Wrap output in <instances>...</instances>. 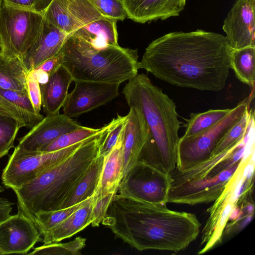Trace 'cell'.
<instances>
[{
    "mask_svg": "<svg viewBox=\"0 0 255 255\" xmlns=\"http://www.w3.org/2000/svg\"><path fill=\"white\" fill-rule=\"evenodd\" d=\"M0 223L1 255H26L42 237L35 223L20 210Z\"/></svg>",
    "mask_w": 255,
    "mask_h": 255,
    "instance_id": "14",
    "label": "cell"
},
{
    "mask_svg": "<svg viewBox=\"0 0 255 255\" xmlns=\"http://www.w3.org/2000/svg\"><path fill=\"white\" fill-rule=\"evenodd\" d=\"M104 16L117 21L127 17L122 0H89Z\"/></svg>",
    "mask_w": 255,
    "mask_h": 255,
    "instance_id": "35",
    "label": "cell"
},
{
    "mask_svg": "<svg viewBox=\"0 0 255 255\" xmlns=\"http://www.w3.org/2000/svg\"><path fill=\"white\" fill-rule=\"evenodd\" d=\"M231 69L243 83L254 89L255 82V47L232 49Z\"/></svg>",
    "mask_w": 255,
    "mask_h": 255,
    "instance_id": "26",
    "label": "cell"
},
{
    "mask_svg": "<svg viewBox=\"0 0 255 255\" xmlns=\"http://www.w3.org/2000/svg\"><path fill=\"white\" fill-rule=\"evenodd\" d=\"M7 4L21 9L40 11L45 8L41 0H3Z\"/></svg>",
    "mask_w": 255,
    "mask_h": 255,
    "instance_id": "39",
    "label": "cell"
},
{
    "mask_svg": "<svg viewBox=\"0 0 255 255\" xmlns=\"http://www.w3.org/2000/svg\"><path fill=\"white\" fill-rule=\"evenodd\" d=\"M41 11L44 19L69 34L105 16L89 0H52Z\"/></svg>",
    "mask_w": 255,
    "mask_h": 255,
    "instance_id": "12",
    "label": "cell"
},
{
    "mask_svg": "<svg viewBox=\"0 0 255 255\" xmlns=\"http://www.w3.org/2000/svg\"><path fill=\"white\" fill-rule=\"evenodd\" d=\"M253 118L252 111L248 110L219 141L212 157L226 151L238 144L245 136L248 125Z\"/></svg>",
    "mask_w": 255,
    "mask_h": 255,
    "instance_id": "29",
    "label": "cell"
},
{
    "mask_svg": "<svg viewBox=\"0 0 255 255\" xmlns=\"http://www.w3.org/2000/svg\"><path fill=\"white\" fill-rule=\"evenodd\" d=\"M28 74L20 59L0 52V89L28 93Z\"/></svg>",
    "mask_w": 255,
    "mask_h": 255,
    "instance_id": "24",
    "label": "cell"
},
{
    "mask_svg": "<svg viewBox=\"0 0 255 255\" xmlns=\"http://www.w3.org/2000/svg\"><path fill=\"white\" fill-rule=\"evenodd\" d=\"M235 146L188 169L180 171L175 168L170 173L173 181L169 191L168 203L194 205L215 201L242 159L215 175L211 176L209 173Z\"/></svg>",
    "mask_w": 255,
    "mask_h": 255,
    "instance_id": "6",
    "label": "cell"
},
{
    "mask_svg": "<svg viewBox=\"0 0 255 255\" xmlns=\"http://www.w3.org/2000/svg\"><path fill=\"white\" fill-rule=\"evenodd\" d=\"M255 0H237L224 21L223 29L233 50L255 47Z\"/></svg>",
    "mask_w": 255,
    "mask_h": 255,
    "instance_id": "15",
    "label": "cell"
},
{
    "mask_svg": "<svg viewBox=\"0 0 255 255\" xmlns=\"http://www.w3.org/2000/svg\"><path fill=\"white\" fill-rule=\"evenodd\" d=\"M75 87L68 94L63 106V114L78 117L103 106L119 95L120 84L90 81H75Z\"/></svg>",
    "mask_w": 255,
    "mask_h": 255,
    "instance_id": "13",
    "label": "cell"
},
{
    "mask_svg": "<svg viewBox=\"0 0 255 255\" xmlns=\"http://www.w3.org/2000/svg\"><path fill=\"white\" fill-rule=\"evenodd\" d=\"M104 157L99 155L90 167L61 203L58 209L78 204L95 193L102 169Z\"/></svg>",
    "mask_w": 255,
    "mask_h": 255,
    "instance_id": "25",
    "label": "cell"
},
{
    "mask_svg": "<svg viewBox=\"0 0 255 255\" xmlns=\"http://www.w3.org/2000/svg\"><path fill=\"white\" fill-rule=\"evenodd\" d=\"M13 204L7 199L0 197V223L8 219L11 215Z\"/></svg>",
    "mask_w": 255,
    "mask_h": 255,
    "instance_id": "41",
    "label": "cell"
},
{
    "mask_svg": "<svg viewBox=\"0 0 255 255\" xmlns=\"http://www.w3.org/2000/svg\"><path fill=\"white\" fill-rule=\"evenodd\" d=\"M70 35L44 18L41 29L23 59L28 72L47 60L57 55Z\"/></svg>",
    "mask_w": 255,
    "mask_h": 255,
    "instance_id": "19",
    "label": "cell"
},
{
    "mask_svg": "<svg viewBox=\"0 0 255 255\" xmlns=\"http://www.w3.org/2000/svg\"><path fill=\"white\" fill-rule=\"evenodd\" d=\"M103 128L104 126L101 128H94L82 126L75 130L60 135L41 151L51 152L68 147L99 133Z\"/></svg>",
    "mask_w": 255,
    "mask_h": 255,
    "instance_id": "32",
    "label": "cell"
},
{
    "mask_svg": "<svg viewBox=\"0 0 255 255\" xmlns=\"http://www.w3.org/2000/svg\"><path fill=\"white\" fill-rule=\"evenodd\" d=\"M232 51L216 32H172L148 45L139 68L177 87L219 91L229 75Z\"/></svg>",
    "mask_w": 255,
    "mask_h": 255,
    "instance_id": "1",
    "label": "cell"
},
{
    "mask_svg": "<svg viewBox=\"0 0 255 255\" xmlns=\"http://www.w3.org/2000/svg\"><path fill=\"white\" fill-rule=\"evenodd\" d=\"M4 188L3 186L0 185V194L4 192Z\"/></svg>",
    "mask_w": 255,
    "mask_h": 255,
    "instance_id": "43",
    "label": "cell"
},
{
    "mask_svg": "<svg viewBox=\"0 0 255 255\" xmlns=\"http://www.w3.org/2000/svg\"><path fill=\"white\" fill-rule=\"evenodd\" d=\"M81 126L63 114L46 116L24 136L18 139L17 146L26 151H41L60 135Z\"/></svg>",
    "mask_w": 255,
    "mask_h": 255,
    "instance_id": "16",
    "label": "cell"
},
{
    "mask_svg": "<svg viewBox=\"0 0 255 255\" xmlns=\"http://www.w3.org/2000/svg\"><path fill=\"white\" fill-rule=\"evenodd\" d=\"M252 157L253 155L250 153L243 157L224 190L208 209L209 216L201 235V245H204V248L199 252L198 254L205 253L219 242L223 235L220 230L219 224L225 207L230 202L238 203L239 199L248 191V187L251 185L252 176H249L245 169Z\"/></svg>",
    "mask_w": 255,
    "mask_h": 255,
    "instance_id": "11",
    "label": "cell"
},
{
    "mask_svg": "<svg viewBox=\"0 0 255 255\" xmlns=\"http://www.w3.org/2000/svg\"><path fill=\"white\" fill-rule=\"evenodd\" d=\"M116 193H111L98 198H93V206L91 214V224L92 227H98L102 223Z\"/></svg>",
    "mask_w": 255,
    "mask_h": 255,
    "instance_id": "36",
    "label": "cell"
},
{
    "mask_svg": "<svg viewBox=\"0 0 255 255\" xmlns=\"http://www.w3.org/2000/svg\"><path fill=\"white\" fill-rule=\"evenodd\" d=\"M102 223L138 251L177 253L186 249L200 233L193 213L169 209L117 192Z\"/></svg>",
    "mask_w": 255,
    "mask_h": 255,
    "instance_id": "2",
    "label": "cell"
},
{
    "mask_svg": "<svg viewBox=\"0 0 255 255\" xmlns=\"http://www.w3.org/2000/svg\"><path fill=\"white\" fill-rule=\"evenodd\" d=\"M0 115L9 117L15 119L18 122L25 124L19 108L8 101L0 94Z\"/></svg>",
    "mask_w": 255,
    "mask_h": 255,
    "instance_id": "38",
    "label": "cell"
},
{
    "mask_svg": "<svg viewBox=\"0 0 255 255\" xmlns=\"http://www.w3.org/2000/svg\"><path fill=\"white\" fill-rule=\"evenodd\" d=\"M231 109L209 110L203 113H191L190 118L186 120L185 132L182 137L193 135L210 128L223 119Z\"/></svg>",
    "mask_w": 255,
    "mask_h": 255,
    "instance_id": "28",
    "label": "cell"
},
{
    "mask_svg": "<svg viewBox=\"0 0 255 255\" xmlns=\"http://www.w3.org/2000/svg\"><path fill=\"white\" fill-rule=\"evenodd\" d=\"M186 0H122L127 17L140 23L178 16Z\"/></svg>",
    "mask_w": 255,
    "mask_h": 255,
    "instance_id": "18",
    "label": "cell"
},
{
    "mask_svg": "<svg viewBox=\"0 0 255 255\" xmlns=\"http://www.w3.org/2000/svg\"><path fill=\"white\" fill-rule=\"evenodd\" d=\"M40 83L36 76L28 72L27 77V87L30 100L35 111L40 113L41 110V94Z\"/></svg>",
    "mask_w": 255,
    "mask_h": 255,
    "instance_id": "37",
    "label": "cell"
},
{
    "mask_svg": "<svg viewBox=\"0 0 255 255\" xmlns=\"http://www.w3.org/2000/svg\"><path fill=\"white\" fill-rule=\"evenodd\" d=\"M107 124L99 133L53 163L37 177L14 191L17 209L33 222L41 212L57 210L99 156Z\"/></svg>",
    "mask_w": 255,
    "mask_h": 255,
    "instance_id": "3",
    "label": "cell"
},
{
    "mask_svg": "<svg viewBox=\"0 0 255 255\" xmlns=\"http://www.w3.org/2000/svg\"><path fill=\"white\" fill-rule=\"evenodd\" d=\"M123 133V130L115 145L104 156L99 181L93 194L94 198L117 192L124 172Z\"/></svg>",
    "mask_w": 255,
    "mask_h": 255,
    "instance_id": "20",
    "label": "cell"
},
{
    "mask_svg": "<svg viewBox=\"0 0 255 255\" xmlns=\"http://www.w3.org/2000/svg\"><path fill=\"white\" fill-rule=\"evenodd\" d=\"M249 97L231 109L221 120L210 128L187 137H180L175 169L182 171L211 158L218 143L249 109Z\"/></svg>",
    "mask_w": 255,
    "mask_h": 255,
    "instance_id": "8",
    "label": "cell"
},
{
    "mask_svg": "<svg viewBox=\"0 0 255 255\" xmlns=\"http://www.w3.org/2000/svg\"><path fill=\"white\" fill-rule=\"evenodd\" d=\"M172 181L170 173L139 159L124 176L117 193L155 204L166 205Z\"/></svg>",
    "mask_w": 255,
    "mask_h": 255,
    "instance_id": "9",
    "label": "cell"
},
{
    "mask_svg": "<svg viewBox=\"0 0 255 255\" xmlns=\"http://www.w3.org/2000/svg\"><path fill=\"white\" fill-rule=\"evenodd\" d=\"M122 93L129 107L138 109L144 118L153 140L157 167L171 173L177 164L178 131L182 124L178 119L175 103L143 73L128 80Z\"/></svg>",
    "mask_w": 255,
    "mask_h": 255,
    "instance_id": "4",
    "label": "cell"
},
{
    "mask_svg": "<svg viewBox=\"0 0 255 255\" xmlns=\"http://www.w3.org/2000/svg\"><path fill=\"white\" fill-rule=\"evenodd\" d=\"M24 125L15 119L0 115V158L14 147V142L19 129Z\"/></svg>",
    "mask_w": 255,
    "mask_h": 255,
    "instance_id": "33",
    "label": "cell"
},
{
    "mask_svg": "<svg viewBox=\"0 0 255 255\" xmlns=\"http://www.w3.org/2000/svg\"><path fill=\"white\" fill-rule=\"evenodd\" d=\"M61 65V57L59 53L57 55L47 60L34 70L44 72L49 76Z\"/></svg>",
    "mask_w": 255,
    "mask_h": 255,
    "instance_id": "40",
    "label": "cell"
},
{
    "mask_svg": "<svg viewBox=\"0 0 255 255\" xmlns=\"http://www.w3.org/2000/svg\"><path fill=\"white\" fill-rule=\"evenodd\" d=\"M123 130L124 176L135 164L151 138L150 130L141 111L129 107ZM124 177V176H123Z\"/></svg>",
    "mask_w": 255,
    "mask_h": 255,
    "instance_id": "17",
    "label": "cell"
},
{
    "mask_svg": "<svg viewBox=\"0 0 255 255\" xmlns=\"http://www.w3.org/2000/svg\"></svg>",
    "mask_w": 255,
    "mask_h": 255,
    "instance_id": "45",
    "label": "cell"
},
{
    "mask_svg": "<svg viewBox=\"0 0 255 255\" xmlns=\"http://www.w3.org/2000/svg\"><path fill=\"white\" fill-rule=\"evenodd\" d=\"M92 196L87 199L70 207L37 213L34 217L33 222L42 236L49 230L61 222L78 209L86 204L91 199Z\"/></svg>",
    "mask_w": 255,
    "mask_h": 255,
    "instance_id": "30",
    "label": "cell"
},
{
    "mask_svg": "<svg viewBox=\"0 0 255 255\" xmlns=\"http://www.w3.org/2000/svg\"><path fill=\"white\" fill-rule=\"evenodd\" d=\"M0 94L19 108L25 127L31 128L44 118L34 109L28 93L0 89Z\"/></svg>",
    "mask_w": 255,
    "mask_h": 255,
    "instance_id": "27",
    "label": "cell"
},
{
    "mask_svg": "<svg viewBox=\"0 0 255 255\" xmlns=\"http://www.w3.org/2000/svg\"><path fill=\"white\" fill-rule=\"evenodd\" d=\"M2 2V0H0V13Z\"/></svg>",
    "mask_w": 255,
    "mask_h": 255,
    "instance_id": "44",
    "label": "cell"
},
{
    "mask_svg": "<svg viewBox=\"0 0 255 255\" xmlns=\"http://www.w3.org/2000/svg\"><path fill=\"white\" fill-rule=\"evenodd\" d=\"M93 198V195L86 204L43 235V244L59 242L70 238L91 224Z\"/></svg>",
    "mask_w": 255,
    "mask_h": 255,
    "instance_id": "22",
    "label": "cell"
},
{
    "mask_svg": "<svg viewBox=\"0 0 255 255\" xmlns=\"http://www.w3.org/2000/svg\"><path fill=\"white\" fill-rule=\"evenodd\" d=\"M117 22L104 16L92 21L72 33L98 46L118 45Z\"/></svg>",
    "mask_w": 255,
    "mask_h": 255,
    "instance_id": "23",
    "label": "cell"
},
{
    "mask_svg": "<svg viewBox=\"0 0 255 255\" xmlns=\"http://www.w3.org/2000/svg\"><path fill=\"white\" fill-rule=\"evenodd\" d=\"M0 255H1L0 252Z\"/></svg>",
    "mask_w": 255,
    "mask_h": 255,
    "instance_id": "46",
    "label": "cell"
},
{
    "mask_svg": "<svg viewBox=\"0 0 255 255\" xmlns=\"http://www.w3.org/2000/svg\"><path fill=\"white\" fill-rule=\"evenodd\" d=\"M127 120V116L117 115L107 126L101 141L99 154L105 156L116 143L123 130Z\"/></svg>",
    "mask_w": 255,
    "mask_h": 255,
    "instance_id": "34",
    "label": "cell"
},
{
    "mask_svg": "<svg viewBox=\"0 0 255 255\" xmlns=\"http://www.w3.org/2000/svg\"><path fill=\"white\" fill-rule=\"evenodd\" d=\"M61 65L73 81L119 83L138 74L137 49L118 45L98 46L73 33L60 51Z\"/></svg>",
    "mask_w": 255,
    "mask_h": 255,
    "instance_id": "5",
    "label": "cell"
},
{
    "mask_svg": "<svg viewBox=\"0 0 255 255\" xmlns=\"http://www.w3.org/2000/svg\"><path fill=\"white\" fill-rule=\"evenodd\" d=\"M44 4L45 8L48 6L52 0H41Z\"/></svg>",
    "mask_w": 255,
    "mask_h": 255,
    "instance_id": "42",
    "label": "cell"
},
{
    "mask_svg": "<svg viewBox=\"0 0 255 255\" xmlns=\"http://www.w3.org/2000/svg\"><path fill=\"white\" fill-rule=\"evenodd\" d=\"M44 22L42 12L18 8L2 0L0 13V52L23 62Z\"/></svg>",
    "mask_w": 255,
    "mask_h": 255,
    "instance_id": "7",
    "label": "cell"
},
{
    "mask_svg": "<svg viewBox=\"0 0 255 255\" xmlns=\"http://www.w3.org/2000/svg\"><path fill=\"white\" fill-rule=\"evenodd\" d=\"M83 140L51 152H29L17 146L14 147L2 170V184L13 191L20 188L33 180L55 161L76 148Z\"/></svg>",
    "mask_w": 255,
    "mask_h": 255,
    "instance_id": "10",
    "label": "cell"
},
{
    "mask_svg": "<svg viewBox=\"0 0 255 255\" xmlns=\"http://www.w3.org/2000/svg\"><path fill=\"white\" fill-rule=\"evenodd\" d=\"M86 239L77 237L67 243L54 242L43 244L35 248L29 255H78L86 246Z\"/></svg>",
    "mask_w": 255,
    "mask_h": 255,
    "instance_id": "31",
    "label": "cell"
},
{
    "mask_svg": "<svg viewBox=\"0 0 255 255\" xmlns=\"http://www.w3.org/2000/svg\"><path fill=\"white\" fill-rule=\"evenodd\" d=\"M72 77L67 70L61 65L49 76L47 81L40 84L41 107L46 116L59 114L68 95Z\"/></svg>",
    "mask_w": 255,
    "mask_h": 255,
    "instance_id": "21",
    "label": "cell"
}]
</instances>
